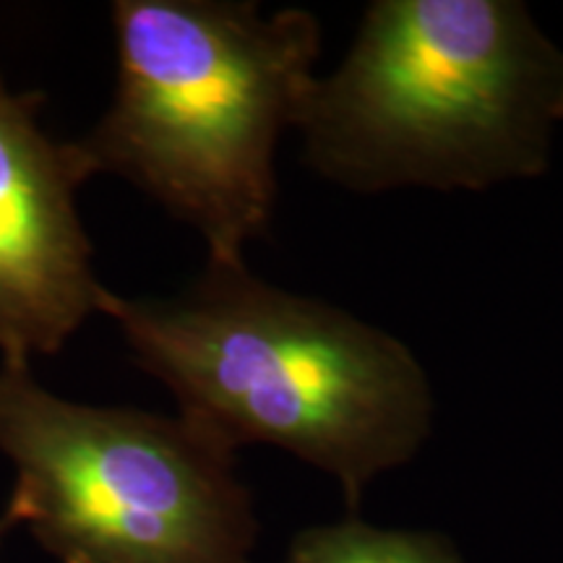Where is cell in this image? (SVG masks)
<instances>
[{"mask_svg":"<svg viewBox=\"0 0 563 563\" xmlns=\"http://www.w3.org/2000/svg\"><path fill=\"white\" fill-rule=\"evenodd\" d=\"M102 313L196 431L230 452L285 449L332 475L350 514L431 433V382L402 340L253 277L245 262H209L175 298L108 290Z\"/></svg>","mask_w":563,"mask_h":563,"instance_id":"1","label":"cell"},{"mask_svg":"<svg viewBox=\"0 0 563 563\" xmlns=\"http://www.w3.org/2000/svg\"><path fill=\"white\" fill-rule=\"evenodd\" d=\"M112 30L115 95L74 139L91 178L133 183L199 232L209 262H243L269 232L282 133L300 129L319 79V19L241 0H118Z\"/></svg>","mask_w":563,"mask_h":563,"instance_id":"2","label":"cell"},{"mask_svg":"<svg viewBox=\"0 0 563 563\" xmlns=\"http://www.w3.org/2000/svg\"><path fill=\"white\" fill-rule=\"evenodd\" d=\"M563 51L519 0H376L300 121L306 165L352 194L538 178Z\"/></svg>","mask_w":563,"mask_h":563,"instance_id":"3","label":"cell"},{"mask_svg":"<svg viewBox=\"0 0 563 563\" xmlns=\"http://www.w3.org/2000/svg\"><path fill=\"white\" fill-rule=\"evenodd\" d=\"M30 365H0V452L16 470L0 534L30 527L60 563H251L235 452L180 415L70 402Z\"/></svg>","mask_w":563,"mask_h":563,"instance_id":"4","label":"cell"},{"mask_svg":"<svg viewBox=\"0 0 563 563\" xmlns=\"http://www.w3.org/2000/svg\"><path fill=\"white\" fill-rule=\"evenodd\" d=\"M45 95L0 76V352L30 361L66 347L108 287L91 266L76 194L91 178L74 141L40 121Z\"/></svg>","mask_w":563,"mask_h":563,"instance_id":"5","label":"cell"},{"mask_svg":"<svg viewBox=\"0 0 563 563\" xmlns=\"http://www.w3.org/2000/svg\"><path fill=\"white\" fill-rule=\"evenodd\" d=\"M282 563H464L439 532L382 530L355 514L334 525L308 527L292 538Z\"/></svg>","mask_w":563,"mask_h":563,"instance_id":"6","label":"cell"}]
</instances>
